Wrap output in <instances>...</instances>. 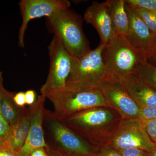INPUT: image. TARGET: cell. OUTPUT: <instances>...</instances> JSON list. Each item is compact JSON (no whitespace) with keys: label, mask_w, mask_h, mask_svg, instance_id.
<instances>
[{"label":"cell","mask_w":156,"mask_h":156,"mask_svg":"<svg viewBox=\"0 0 156 156\" xmlns=\"http://www.w3.org/2000/svg\"><path fill=\"white\" fill-rule=\"evenodd\" d=\"M30 156H48L46 153L45 148L37 149L33 151Z\"/></svg>","instance_id":"f546056e"},{"label":"cell","mask_w":156,"mask_h":156,"mask_svg":"<svg viewBox=\"0 0 156 156\" xmlns=\"http://www.w3.org/2000/svg\"><path fill=\"white\" fill-rule=\"evenodd\" d=\"M122 156H149V153L140 149L127 148L118 150Z\"/></svg>","instance_id":"7402d4cb"},{"label":"cell","mask_w":156,"mask_h":156,"mask_svg":"<svg viewBox=\"0 0 156 156\" xmlns=\"http://www.w3.org/2000/svg\"><path fill=\"white\" fill-rule=\"evenodd\" d=\"M98 156H122L116 149L111 146L106 145L101 149L100 154Z\"/></svg>","instance_id":"484cf974"},{"label":"cell","mask_w":156,"mask_h":156,"mask_svg":"<svg viewBox=\"0 0 156 156\" xmlns=\"http://www.w3.org/2000/svg\"><path fill=\"white\" fill-rule=\"evenodd\" d=\"M50 129L55 142L64 150L76 156H98L89 144L61 121L50 116Z\"/></svg>","instance_id":"30bf717a"},{"label":"cell","mask_w":156,"mask_h":156,"mask_svg":"<svg viewBox=\"0 0 156 156\" xmlns=\"http://www.w3.org/2000/svg\"><path fill=\"white\" fill-rule=\"evenodd\" d=\"M151 140L156 145V120H141Z\"/></svg>","instance_id":"44dd1931"},{"label":"cell","mask_w":156,"mask_h":156,"mask_svg":"<svg viewBox=\"0 0 156 156\" xmlns=\"http://www.w3.org/2000/svg\"><path fill=\"white\" fill-rule=\"evenodd\" d=\"M105 45L100 42L94 49L78 58L73 56L71 70L65 88L70 89H98L111 78L105 67L102 52Z\"/></svg>","instance_id":"7a4b0ae2"},{"label":"cell","mask_w":156,"mask_h":156,"mask_svg":"<svg viewBox=\"0 0 156 156\" xmlns=\"http://www.w3.org/2000/svg\"><path fill=\"white\" fill-rule=\"evenodd\" d=\"M46 98L40 95L37 99L36 107L31 121L28 135L22 147L16 154L17 156H30L33 151L37 149L48 148L43 126Z\"/></svg>","instance_id":"8fae6325"},{"label":"cell","mask_w":156,"mask_h":156,"mask_svg":"<svg viewBox=\"0 0 156 156\" xmlns=\"http://www.w3.org/2000/svg\"><path fill=\"white\" fill-rule=\"evenodd\" d=\"M9 126L0 113V142L7 141Z\"/></svg>","instance_id":"cb8c5ba5"},{"label":"cell","mask_w":156,"mask_h":156,"mask_svg":"<svg viewBox=\"0 0 156 156\" xmlns=\"http://www.w3.org/2000/svg\"><path fill=\"white\" fill-rule=\"evenodd\" d=\"M0 156H17L7 141L0 142Z\"/></svg>","instance_id":"d4e9b609"},{"label":"cell","mask_w":156,"mask_h":156,"mask_svg":"<svg viewBox=\"0 0 156 156\" xmlns=\"http://www.w3.org/2000/svg\"><path fill=\"white\" fill-rule=\"evenodd\" d=\"M54 111L50 116L59 121L66 119L80 112L97 107H108L98 89H64L48 95Z\"/></svg>","instance_id":"3957f363"},{"label":"cell","mask_w":156,"mask_h":156,"mask_svg":"<svg viewBox=\"0 0 156 156\" xmlns=\"http://www.w3.org/2000/svg\"><path fill=\"white\" fill-rule=\"evenodd\" d=\"M140 109V120H156V108H144Z\"/></svg>","instance_id":"603a6c76"},{"label":"cell","mask_w":156,"mask_h":156,"mask_svg":"<svg viewBox=\"0 0 156 156\" xmlns=\"http://www.w3.org/2000/svg\"><path fill=\"white\" fill-rule=\"evenodd\" d=\"M14 101L17 106L23 107L25 105V92H20L15 94L14 96Z\"/></svg>","instance_id":"83f0119b"},{"label":"cell","mask_w":156,"mask_h":156,"mask_svg":"<svg viewBox=\"0 0 156 156\" xmlns=\"http://www.w3.org/2000/svg\"><path fill=\"white\" fill-rule=\"evenodd\" d=\"M84 19L95 27L100 36L101 42L105 46L115 37L116 34L112 24L108 1L93 2L85 11Z\"/></svg>","instance_id":"7c38bea8"},{"label":"cell","mask_w":156,"mask_h":156,"mask_svg":"<svg viewBox=\"0 0 156 156\" xmlns=\"http://www.w3.org/2000/svg\"><path fill=\"white\" fill-rule=\"evenodd\" d=\"M22 23L18 34V44L24 47L26 31L30 20L48 17L58 10L69 9L71 3L67 0H21L19 3Z\"/></svg>","instance_id":"ba28073f"},{"label":"cell","mask_w":156,"mask_h":156,"mask_svg":"<svg viewBox=\"0 0 156 156\" xmlns=\"http://www.w3.org/2000/svg\"><path fill=\"white\" fill-rule=\"evenodd\" d=\"M36 101L15 124L9 126L7 142L16 154L25 142L30 127L31 121L36 107Z\"/></svg>","instance_id":"9a60e30c"},{"label":"cell","mask_w":156,"mask_h":156,"mask_svg":"<svg viewBox=\"0 0 156 156\" xmlns=\"http://www.w3.org/2000/svg\"><path fill=\"white\" fill-rule=\"evenodd\" d=\"M155 2L156 3V0H154Z\"/></svg>","instance_id":"836d02e7"},{"label":"cell","mask_w":156,"mask_h":156,"mask_svg":"<svg viewBox=\"0 0 156 156\" xmlns=\"http://www.w3.org/2000/svg\"><path fill=\"white\" fill-rule=\"evenodd\" d=\"M109 11L112 24L117 34L126 36L129 27V19L125 0H108Z\"/></svg>","instance_id":"2e32d148"},{"label":"cell","mask_w":156,"mask_h":156,"mask_svg":"<svg viewBox=\"0 0 156 156\" xmlns=\"http://www.w3.org/2000/svg\"><path fill=\"white\" fill-rule=\"evenodd\" d=\"M98 89L102 93L108 107L116 111L122 120L139 119V108L119 80L109 78Z\"/></svg>","instance_id":"52a82bcc"},{"label":"cell","mask_w":156,"mask_h":156,"mask_svg":"<svg viewBox=\"0 0 156 156\" xmlns=\"http://www.w3.org/2000/svg\"><path fill=\"white\" fill-rule=\"evenodd\" d=\"M126 8L129 19L126 38L134 48L146 55L154 47V34L140 19L134 8L126 3Z\"/></svg>","instance_id":"4fadbf2b"},{"label":"cell","mask_w":156,"mask_h":156,"mask_svg":"<svg viewBox=\"0 0 156 156\" xmlns=\"http://www.w3.org/2000/svg\"><path fill=\"white\" fill-rule=\"evenodd\" d=\"M153 44L154 46L156 47V33L154 35Z\"/></svg>","instance_id":"d6a6232c"},{"label":"cell","mask_w":156,"mask_h":156,"mask_svg":"<svg viewBox=\"0 0 156 156\" xmlns=\"http://www.w3.org/2000/svg\"><path fill=\"white\" fill-rule=\"evenodd\" d=\"M114 119L111 111L97 107L80 112L61 122L71 130L74 129L85 136H91L94 131L111 124Z\"/></svg>","instance_id":"9c48e42d"},{"label":"cell","mask_w":156,"mask_h":156,"mask_svg":"<svg viewBox=\"0 0 156 156\" xmlns=\"http://www.w3.org/2000/svg\"><path fill=\"white\" fill-rule=\"evenodd\" d=\"M48 49L50 68L47 80L40 89L41 95L46 98L65 88L71 70L73 58L60 39L54 35Z\"/></svg>","instance_id":"5b68a950"},{"label":"cell","mask_w":156,"mask_h":156,"mask_svg":"<svg viewBox=\"0 0 156 156\" xmlns=\"http://www.w3.org/2000/svg\"><path fill=\"white\" fill-rule=\"evenodd\" d=\"M134 73L149 87L156 91L155 66L149 64L144 60L138 64Z\"/></svg>","instance_id":"ac0fdd59"},{"label":"cell","mask_w":156,"mask_h":156,"mask_svg":"<svg viewBox=\"0 0 156 156\" xmlns=\"http://www.w3.org/2000/svg\"><path fill=\"white\" fill-rule=\"evenodd\" d=\"M107 145L117 150L140 149L149 153L156 146L140 119L122 120Z\"/></svg>","instance_id":"8992f818"},{"label":"cell","mask_w":156,"mask_h":156,"mask_svg":"<svg viewBox=\"0 0 156 156\" xmlns=\"http://www.w3.org/2000/svg\"><path fill=\"white\" fill-rule=\"evenodd\" d=\"M15 94L5 89L1 100L0 113L9 126L15 124L27 110L15 103L13 98Z\"/></svg>","instance_id":"e0dca14e"},{"label":"cell","mask_w":156,"mask_h":156,"mask_svg":"<svg viewBox=\"0 0 156 156\" xmlns=\"http://www.w3.org/2000/svg\"><path fill=\"white\" fill-rule=\"evenodd\" d=\"M125 2L134 8L145 9L156 14V3L154 0H125Z\"/></svg>","instance_id":"ffe728a7"},{"label":"cell","mask_w":156,"mask_h":156,"mask_svg":"<svg viewBox=\"0 0 156 156\" xmlns=\"http://www.w3.org/2000/svg\"><path fill=\"white\" fill-rule=\"evenodd\" d=\"M134 8V7H133ZM136 13L152 33H156V14L145 9L134 8Z\"/></svg>","instance_id":"d6986e66"},{"label":"cell","mask_w":156,"mask_h":156,"mask_svg":"<svg viewBox=\"0 0 156 156\" xmlns=\"http://www.w3.org/2000/svg\"><path fill=\"white\" fill-rule=\"evenodd\" d=\"M47 19L49 30L60 39L73 57H80L91 50L83 31L80 15L69 8L58 10Z\"/></svg>","instance_id":"6da1fadb"},{"label":"cell","mask_w":156,"mask_h":156,"mask_svg":"<svg viewBox=\"0 0 156 156\" xmlns=\"http://www.w3.org/2000/svg\"><path fill=\"white\" fill-rule=\"evenodd\" d=\"M120 81L140 109L156 108V91L135 74H132Z\"/></svg>","instance_id":"5bb4252c"},{"label":"cell","mask_w":156,"mask_h":156,"mask_svg":"<svg viewBox=\"0 0 156 156\" xmlns=\"http://www.w3.org/2000/svg\"><path fill=\"white\" fill-rule=\"evenodd\" d=\"M3 77L2 72L0 71V104L2 96L5 89L4 88L3 85Z\"/></svg>","instance_id":"4dcf8cb0"},{"label":"cell","mask_w":156,"mask_h":156,"mask_svg":"<svg viewBox=\"0 0 156 156\" xmlns=\"http://www.w3.org/2000/svg\"><path fill=\"white\" fill-rule=\"evenodd\" d=\"M146 61L156 67V47H154L145 55Z\"/></svg>","instance_id":"4316f807"},{"label":"cell","mask_w":156,"mask_h":156,"mask_svg":"<svg viewBox=\"0 0 156 156\" xmlns=\"http://www.w3.org/2000/svg\"><path fill=\"white\" fill-rule=\"evenodd\" d=\"M102 58L111 77L119 80L134 73L138 64L146 60L145 54L134 48L126 36L117 34L105 47Z\"/></svg>","instance_id":"277c9868"},{"label":"cell","mask_w":156,"mask_h":156,"mask_svg":"<svg viewBox=\"0 0 156 156\" xmlns=\"http://www.w3.org/2000/svg\"><path fill=\"white\" fill-rule=\"evenodd\" d=\"M149 156H156V145L153 151L150 153Z\"/></svg>","instance_id":"1f68e13d"},{"label":"cell","mask_w":156,"mask_h":156,"mask_svg":"<svg viewBox=\"0 0 156 156\" xmlns=\"http://www.w3.org/2000/svg\"><path fill=\"white\" fill-rule=\"evenodd\" d=\"M36 93L33 90H29L25 92L26 104L32 105L36 101Z\"/></svg>","instance_id":"f1b7e54d"}]
</instances>
